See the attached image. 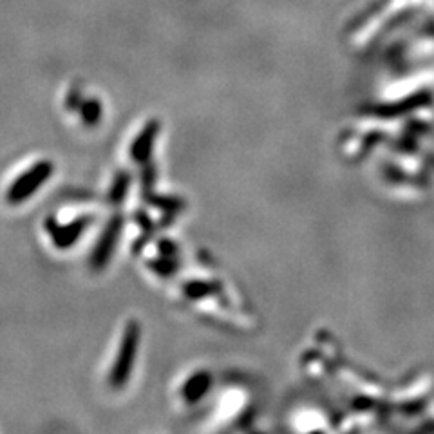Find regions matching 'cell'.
<instances>
[{
  "mask_svg": "<svg viewBox=\"0 0 434 434\" xmlns=\"http://www.w3.org/2000/svg\"><path fill=\"white\" fill-rule=\"evenodd\" d=\"M137 341H140V328H137L136 322H129L125 328L120 353H118V359H116L114 368H112L111 377H109L112 387H121L125 382L129 380L134 359H136Z\"/></svg>",
  "mask_w": 434,
  "mask_h": 434,
  "instance_id": "6da1fadb",
  "label": "cell"
},
{
  "mask_svg": "<svg viewBox=\"0 0 434 434\" xmlns=\"http://www.w3.org/2000/svg\"><path fill=\"white\" fill-rule=\"evenodd\" d=\"M51 174H53V165L49 163V161L36 163L31 170H27L24 176L18 177L17 181L11 185V188L8 192V201L17 204L22 203L27 197H31L38 190V186L47 181Z\"/></svg>",
  "mask_w": 434,
  "mask_h": 434,
  "instance_id": "7a4b0ae2",
  "label": "cell"
},
{
  "mask_svg": "<svg viewBox=\"0 0 434 434\" xmlns=\"http://www.w3.org/2000/svg\"><path fill=\"white\" fill-rule=\"evenodd\" d=\"M120 228H121V219L120 217H114L109 226L103 232L102 239L98 241V246L94 248L93 253V266L94 268H103L111 257L112 250L116 246V241H118V235H120Z\"/></svg>",
  "mask_w": 434,
  "mask_h": 434,
  "instance_id": "3957f363",
  "label": "cell"
},
{
  "mask_svg": "<svg viewBox=\"0 0 434 434\" xmlns=\"http://www.w3.org/2000/svg\"><path fill=\"white\" fill-rule=\"evenodd\" d=\"M160 130V124L158 121H151L147 125L145 129L142 130V134L136 137V142L133 145V158L137 163H143L151 158L152 145H154L156 134Z\"/></svg>",
  "mask_w": 434,
  "mask_h": 434,
  "instance_id": "277c9868",
  "label": "cell"
},
{
  "mask_svg": "<svg viewBox=\"0 0 434 434\" xmlns=\"http://www.w3.org/2000/svg\"><path fill=\"white\" fill-rule=\"evenodd\" d=\"M85 225H87L85 219H78V221L71 223V225L63 226V228H57L54 232H51L58 248H69V244H73L78 237H80Z\"/></svg>",
  "mask_w": 434,
  "mask_h": 434,
  "instance_id": "5b68a950",
  "label": "cell"
},
{
  "mask_svg": "<svg viewBox=\"0 0 434 434\" xmlns=\"http://www.w3.org/2000/svg\"><path fill=\"white\" fill-rule=\"evenodd\" d=\"M207 386H209V375H195L194 378L186 382L185 389H183V394H185L186 400H197L201 394H204L207 391Z\"/></svg>",
  "mask_w": 434,
  "mask_h": 434,
  "instance_id": "8992f818",
  "label": "cell"
},
{
  "mask_svg": "<svg viewBox=\"0 0 434 434\" xmlns=\"http://www.w3.org/2000/svg\"><path fill=\"white\" fill-rule=\"evenodd\" d=\"M100 112H102V107L98 102H89L84 109V120L87 124H94V121L100 118Z\"/></svg>",
  "mask_w": 434,
  "mask_h": 434,
  "instance_id": "52a82bcc",
  "label": "cell"
},
{
  "mask_svg": "<svg viewBox=\"0 0 434 434\" xmlns=\"http://www.w3.org/2000/svg\"><path fill=\"white\" fill-rule=\"evenodd\" d=\"M125 186H127V177L121 176L120 179H118V183H116V186H114V192H112V197H114L116 201L120 200L121 195L125 194Z\"/></svg>",
  "mask_w": 434,
  "mask_h": 434,
  "instance_id": "ba28073f",
  "label": "cell"
}]
</instances>
